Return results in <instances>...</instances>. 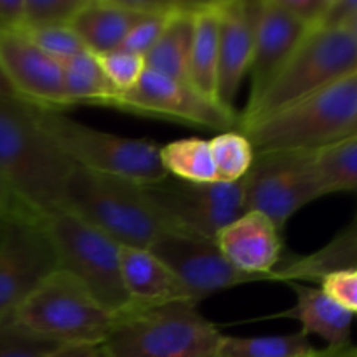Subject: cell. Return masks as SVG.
<instances>
[{
	"instance_id": "cell-1",
	"label": "cell",
	"mask_w": 357,
	"mask_h": 357,
	"mask_svg": "<svg viewBox=\"0 0 357 357\" xmlns=\"http://www.w3.org/2000/svg\"><path fill=\"white\" fill-rule=\"evenodd\" d=\"M72 160L35 117L31 105L0 100V180L31 215L44 218L65 208Z\"/></svg>"
},
{
	"instance_id": "cell-2",
	"label": "cell",
	"mask_w": 357,
	"mask_h": 357,
	"mask_svg": "<svg viewBox=\"0 0 357 357\" xmlns=\"http://www.w3.org/2000/svg\"><path fill=\"white\" fill-rule=\"evenodd\" d=\"M65 208L122 248L150 251L162 237L183 236L146 187L80 167L66 183Z\"/></svg>"
},
{
	"instance_id": "cell-3",
	"label": "cell",
	"mask_w": 357,
	"mask_h": 357,
	"mask_svg": "<svg viewBox=\"0 0 357 357\" xmlns=\"http://www.w3.org/2000/svg\"><path fill=\"white\" fill-rule=\"evenodd\" d=\"M356 121L357 73H352L239 131L250 139L255 153L274 150L314 152L347 138Z\"/></svg>"
},
{
	"instance_id": "cell-4",
	"label": "cell",
	"mask_w": 357,
	"mask_h": 357,
	"mask_svg": "<svg viewBox=\"0 0 357 357\" xmlns=\"http://www.w3.org/2000/svg\"><path fill=\"white\" fill-rule=\"evenodd\" d=\"M222 340L197 303L178 302L119 316L101 351L105 357H220Z\"/></svg>"
},
{
	"instance_id": "cell-5",
	"label": "cell",
	"mask_w": 357,
	"mask_h": 357,
	"mask_svg": "<svg viewBox=\"0 0 357 357\" xmlns=\"http://www.w3.org/2000/svg\"><path fill=\"white\" fill-rule=\"evenodd\" d=\"M357 73V45L338 28H312L264 93L250 101L239 129L267 119L282 108Z\"/></svg>"
},
{
	"instance_id": "cell-6",
	"label": "cell",
	"mask_w": 357,
	"mask_h": 357,
	"mask_svg": "<svg viewBox=\"0 0 357 357\" xmlns=\"http://www.w3.org/2000/svg\"><path fill=\"white\" fill-rule=\"evenodd\" d=\"M35 117L73 166L105 176L153 187L169 178L152 142L98 131L66 117L59 110L33 107Z\"/></svg>"
},
{
	"instance_id": "cell-7",
	"label": "cell",
	"mask_w": 357,
	"mask_h": 357,
	"mask_svg": "<svg viewBox=\"0 0 357 357\" xmlns=\"http://www.w3.org/2000/svg\"><path fill=\"white\" fill-rule=\"evenodd\" d=\"M58 345H103L119 317L63 268L52 272L10 317Z\"/></svg>"
},
{
	"instance_id": "cell-8",
	"label": "cell",
	"mask_w": 357,
	"mask_h": 357,
	"mask_svg": "<svg viewBox=\"0 0 357 357\" xmlns=\"http://www.w3.org/2000/svg\"><path fill=\"white\" fill-rule=\"evenodd\" d=\"M42 220L59 268L79 279L114 316L135 309L122 279L121 244L66 208Z\"/></svg>"
},
{
	"instance_id": "cell-9",
	"label": "cell",
	"mask_w": 357,
	"mask_h": 357,
	"mask_svg": "<svg viewBox=\"0 0 357 357\" xmlns=\"http://www.w3.org/2000/svg\"><path fill=\"white\" fill-rule=\"evenodd\" d=\"M314 152L274 150L257 153L243 180L246 211L261 213L282 232L295 213L323 197Z\"/></svg>"
},
{
	"instance_id": "cell-10",
	"label": "cell",
	"mask_w": 357,
	"mask_h": 357,
	"mask_svg": "<svg viewBox=\"0 0 357 357\" xmlns=\"http://www.w3.org/2000/svg\"><path fill=\"white\" fill-rule=\"evenodd\" d=\"M58 268L44 220L31 215L14 216L0 246V323L10 319Z\"/></svg>"
},
{
	"instance_id": "cell-11",
	"label": "cell",
	"mask_w": 357,
	"mask_h": 357,
	"mask_svg": "<svg viewBox=\"0 0 357 357\" xmlns=\"http://www.w3.org/2000/svg\"><path fill=\"white\" fill-rule=\"evenodd\" d=\"M108 107L145 117L180 122L192 128L229 131L236 124L239 126L236 112L202 96L190 84L169 79L152 70H145L138 84L128 93L117 94Z\"/></svg>"
},
{
	"instance_id": "cell-12",
	"label": "cell",
	"mask_w": 357,
	"mask_h": 357,
	"mask_svg": "<svg viewBox=\"0 0 357 357\" xmlns=\"http://www.w3.org/2000/svg\"><path fill=\"white\" fill-rule=\"evenodd\" d=\"M149 188L183 236L211 239L246 213L243 181L239 183H187L166 181Z\"/></svg>"
},
{
	"instance_id": "cell-13",
	"label": "cell",
	"mask_w": 357,
	"mask_h": 357,
	"mask_svg": "<svg viewBox=\"0 0 357 357\" xmlns=\"http://www.w3.org/2000/svg\"><path fill=\"white\" fill-rule=\"evenodd\" d=\"M150 251L176 274L195 303L236 286L264 281L234 268L211 239L167 236Z\"/></svg>"
},
{
	"instance_id": "cell-14",
	"label": "cell",
	"mask_w": 357,
	"mask_h": 357,
	"mask_svg": "<svg viewBox=\"0 0 357 357\" xmlns=\"http://www.w3.org/2000/svg\"><path fill=\"white\" fill-rule=\"evenodd\" d=\"M0 68L17 100L44 108H66L63 65L45 54L23 28L0 31Z\"/></svg>"
},
{
	"instance_id": "cell-15",
	"label": "cell",
	"mask_w": 357,
	"mask_h": 357,
	"mask_svg": "<svg viewBox=\"0 0 357 357\" xmlns=\"http://www.w3.org/2000/svg\"><path fill=\"white\" fill-rule=\"evenodd\" d=\"M309 28L296 20L281 0H260L255 24L253 56H251V93L255 101L271 84L275 73L286 65L289 56L296 51ZM248 101V103H250Z\"/></svg>"
},
{
	"instance_id": "cell-16",
	"label": "cell",
	"mask_w": 357,
	"mask_h": 357,
	"mask_svg": "<svg viewBox=\"0 0 357 357\" xmlns=\"http://www.w3.org/2000/svg\"><path fill=\"white\" fill-rule=\"evenodd\" d=\"M258 2L220 0V49L216 98L234 110V101L250 73Z\"/></svg>"
},
{
	"instance_id": "cell-17",
	"label": "cell",
	"mask_w": 357,
	"mask_h": 357,
	"mask_svg": "<svg viewBox=\"0 0 357 357\" xmlns=\"http://www.w3.org/2000/svg\"><path fill=\"white\" fill-rule=\"evenodd\" d=\"M215 243L234 268L264 281L282 261V232L271 218L246 211L222 229Z\"/></svg>"
},
{
	"instance_id": "cell-18",
	"label": "cell",
	"mask_w": 357,
	"mask_h": 357,
	"mask_svg": "<svg viewBox=\"0 0 357 357\" xmlns=\"http://www.w3.org/2000/svg\"><path fill=\"white\" fill-rule=\"evenodd\" d=\"M146 14L138 0H84L68 24L87 51L103 56L121 49Z\"/></svg>"
},
{
	"instance_id": "cell-19",
	"label": "cell",
	"mask_w": 357,
	"mask_h": 357,
	"mask_svg": "<svg viewBox=\"0 0 357 357\" xmlns=\"http://www.w3.org/2000/svg\"><path fill=\"white\" fill-rule=\"evenodd\" d=\"M121 267L126 291L135 309L192 302L176 274L152 251L122 248Z\"/></svg>"
},
{
	"instance_id": "cell-20",
	"label": "cell",
	"mask_w": 357,
	"mask_h": 357,
	"mask_svg": "<svg viewBox=\"0 0 357 357\" xmlns=\"http://www.w3.org/2000/svg\"><path fill=\"white\" fill-rule=\"evenodd\" d=\"M296 295L291 310L278 314V317H289L302 324V331L317 335L328 342V347H347L351 344L352 317L354 314L335 302L321 288H312L302 282H289Z\"/></svg>"
},
{
	"instance_id": "cell-21",
	"label": "cell",
	"mask_w": 357,
	"mask_h": 357,
	"mask_svg": "<svg viewBox=\"0 0 357 357\" xmlns=\"http://www.w3.org/2000/svg\"><path fill=\"white\" fill-rule=\"evenodd\" d=\"M197 2H178L159 40L145 54L146 70L169 79L188 82Z\"/></svg>"
},
{
	"instance_id": "cell-22",
	"label": "cell",
	"mask_w": 357,
	"mask_h": 357,
	"mask_svg": "<svg viewBox=\"0 0 357 357\" xmlns=\"http://www.w3.org/2000/svg\"><path fill=\"white\" fill-rule=\"evenodd\" d=\"M220 49V0L197 2L195 6V30L192 45L190 75L188 82L202 96L213 101L216 98Z\"/></svg>"
},
{
	"instance_id": "cell-23",
	"label": "cell",
	"mask_w": 357,
	"mask_h": 357,
	"mask_svg": "<svg viewBox=\"0 0 357 357\" xmlns=\"http://www.w3.org/2000/svg\"><path fill=\"white\" fill-rule=\"evenodd\" d=\"M63 91L66 107L98 105L108 107L117 93L105 77L96 54L84 51L63 63Z\"/></svg>"
},
{
	"instance_id": "cell-24",
	"label": "cell",
	"mask_w": 357,
	"mask_h": 357,
	"mask_svg": "<svg viewBox=\"0 0 357 357\" xmlns=\"http://www.w3.org/2000/svg\"><path fill=\"white\" fill-rule=\"evenodd\" d=\"M160 162L167 174H173L180 181L187 183L218 181L208 139L185 138L167 143L160 149Z\"/></svg>"
},
{
	"instance_id": "cell-25",
	"label": "cell",
	"mask_w": 357,
	"mask_h": 357,
	"mask_svg": "<svg viewBox=\"0 0 357 357\" xmlns=\"http://www.w3.org/2000/svg\"><path fill=\"white\" fill-rule=\"evenodd\" d=\"M314 166L324 195L357 192V136H349L316 150Z\"/></svg>"
},
{
	"instance_id": "cell-26",
	"label": "cell",
	"mask_w": 357,
	"mask_h": 357,
	"mask_svg": "<svg viewBox=\"0 0 357 357\" xmlns=\"http://www.w3.org/2000/svg\"><path fill=\"white\" fill-rule=\"evenodd\" d=\"M317 349L303 331L274 337L239 338L223 335L220 357H312Z\"/></svg>"
},
{
	"instance_id": "cell-27",
	"label": "cell",
	"mask_w": 357,
	"mask_h": 357,
	"mask_svg": "<svg viewBox=\"0 0 357 357\" xmlns=\"http://www.w3.org/2000/svg\"><path fill=\"white\" fill-rule=\"evenodd\" d=\"M216 180L220 183H239L246 178L255 160V149L241 131H223L209 139Z\"/></svg>"
},
{
	"instance_id": "cell-28",
	"label": "cell",
	"mask_w": 357,
	"mask_h": 357,
	"mask_svg": "<svg viewBox=\"0 0 357 357\" xmlns=\"http://www.w3.org/2000/svg\"><path fill=\"white\" fill-rule=\"evenodd\" d=\"M63 345L37 337L13 319L0 323V357H47Z\"/></svg>"
},
{
	"instance_id": "cell-29",
	"label": "cell",
	"mask_w": 357,
	"mask_h": 357,
	"mask_svg": "<svg viewBox=\"0 0 357 357\" xmlns=\"http://www.w3.org/2000/svg\"><path fill=\"white\" fill-rule=\"evenodd\" d=\"M28 37L51 58L63 65L73 56L87 51L70 24H49V26H26L23 28Z\"/></svg>"
},
{
	"instance_id": "cell-30",
	"label": "cell",
	"mask_w": 357,
	"mask_h": 357,
	"mask_svg": "<svg viewBox=\"0 0 357 357\" xmlns=\"http://www.w3.org/2000/svg\"><path fill=\"white\" fill-rule=\"evenodd\" d=\"M105 77L117 94L128 93L138 84L143 72L146 70L145 58L135 52L117 49L108 54L98 56Z\"/></svg>"
},
{
	"instance_id": "cell-31",
	"label": "cell",
	"mask_w": 357,
	"mask_h": 357,
	"mask_svg": "<svg viewBox=\"0 0 357 357\" xmlns=\"http://www.w3.org/2000/svg\"><path fill=\"white\" fill-rule=\"evenodd\" d=\"M178 2H169L162 9L155 10V13H150L146 16H143L138 23L135 24V28L131 30V33L128 35V38L124 40L121 49L129 52H135L145 58L146 52L155 45V42L159 40L160 33L166 28L167 20H169L171 13L176 7Z\"/></svg>"
},
{
	"instance_id": "cell-32",
	"label": "cell",
	"mask_w": 357,
	"mask_h": 357,
	"mask_svg": "<svg viewBox=\"0 0 357 357\" xmlns=\"http://www.w3.org/2000/svg\"><path fill=\"white\" fill-rule=\"evenodd\" d=\"M84 0H24V26L68 24Z\"/></svg>"
},
{
	"instance_id": "cell-33",
	"label": "cell",
	"mask_w": 357,
	"mask_h": 357,
	"mask_svg": "<svg viewBox=\"0 0 357 357\" xmlns=\"http://www.w3.org/2000/svg\"><path fill=\"white\" fill-rule=\"evenodd\" d=\"M321 289L349 312L357 314V268L331 272L319 279Z\"/></svg>"
},
{
	"instance_id": "cell-34",
	"label": "cell",
	"mask_w": 357,
	"mask_h": 357,
	"mask_svg": "<svg viewBox=\"0 0 357 357\" xmlns=\"http://www.w3.org/2000/svg\"><path fill=\"white\" fill-rule=\"evenodd\" d=\"M281 2L296 20L312 30L319 24L330 0H281Z\"/></svg>"
},
{
	"instance_id": "cell-35",
	"label": "cell",
	"mask_w": 357,
	"mask_h": 357,
	"mask_svg": "<svg viewBox=\"0 0 357 357\" xmlns=\"http://www.w3.org/2000/svg\"><path fill=\"white\" fill-rule=\"evenodd\" d=\"M357 13V0H330L319 24L316 28H338L344 30L345 24Z\"/></svg>"
},
{
	"instance_id": "cell-36",
	"label": "cell",
	"mask_w": 357,
	"mask_h": 357,
	"mask_svg": "<svg viewBox=\"0 0 357 357\" xmlns=\"http://www.w3.org/2000/svg\"><path fill=\"white\" fill-rule=\"evenodd\" d=\"M24 26V0H0V31Z\"/></svg>"
},
{
	"instance_id": "cell-37",
	"label": "cell",
	"mask_w": 357,
	"mask_h": 357,
	"mask_svg": "<svg viewBox=\"0 0 357 357\" xmlns=\"http://www.w3.org/2000/svg\"><path fill=\"white\" fill-rule=\"evenodd\" d=\"M47 357H105L101 345H63Z\"/></svg>"
},
{
	"instance_id": "cell-38",
	"label": "cell",
	"mask_w": 357,
	"mask_h": 357,
	"mask_svg": "<svg viewBox=\"0 0 357 357\" xmlns=\"http://www.w3.org/2000/svg\"><path fill=\"white\" fill-rule=\"evenodd\" d=\"M0 206H2L6 211H9L10 215H31V213H28L26 209L17 202V199L14 197L13 192L6 187V183H3L2 180H0Z\"/></svg>"
},
{
	"instance_id": "cell-39",
	"label": "cell",
	"mask_w": 357,
	"mask_h": 357,
	"mask_svg": "<svg viewBox=\"0 0 357 357\" xmlns=\"http://www.w3.org/2000/svg\"><path fill=\"white\" fill-rule=\"evenodd\" d=\"M312 357H357V347L347 345V347H328L324 351H317Z\"/></svg>"
},
{
	"instance_id": "cell-40",
	"label": "cell",
	"mask_w": 357,
	"mask_h": 357,
	"mask_svg": "<svg viewBox=\"0 0 357 357\" xmlns=\"http://www.w3.org/2000/svg\"><path fill=\"white\" fill-rule=\"evenodd\" d=\"M14 216H20V215H10L9 211H6V209L0 206V246H2L3 239H6V234L7 230H9V225L10 222H13Z\"/></svg>"
},
{
	"instance_id": "cell-41",
	"label": "cell",
	"mask_w": 357,
	"mask_h": 357,
	"mask_svg": "<svg viewBox=\"0 0 357 357\" xmlns=\"http://www.w3.org/2000/svg\"><path fill=\"white\" fill-rule=\"evenodd\" d=\"M0 100H17L16 94H14L13 87L7 82L6 75H3L2 68H0Z\"/></svg>"
},
{
	"instance_id": "cell-42",
	"label": "cell",
	"mask_w": 357,
	"mask_h": 357,
	"mask_svg": "<svg viewBox=\"0 0 357 357\" xmlns=\"http://www.w3.org/2000/svg\"><path fill=\"white\" fill-rule=\"evenodd\" d=\"M344 30L347 31L349 35H351V38L356 42V45H357V13L351 17V21H349V23L345 24Z\"/></svg>"
},
{
	"instance_id": "cell-43",
	"label": "cell",
	"mask_w": 357,
	"mask_h": 357,
	"mask_svg": "<svg viewBox=\"0 0 357 357\" xmlns=\"http://www.w3.org/2000/svg\"><path fill=\"white\" fill-rule=\"evenodd\" d=\"M347 230H351V232H354V234H357V216H356V220H354V222H352V225L351 227H349V229Z\"/></svg>"
},
{
	"instance_id": "cell-44",
	"label": "cell",
	"mask_w": 357,
	"mask_h": 357,
	"mask_svg": "<svg viewBox=\"0 0 357 357\" xmlns=\"http://www.w3.org/2000/svg\"><path fill=\"white\" fill-rule=\"evenodd\" d=\"M349 136H357V121H356V124H354V128H352V131L349 132ZM347 136V138H349Z\"/></svg>"
}]
</instances>
